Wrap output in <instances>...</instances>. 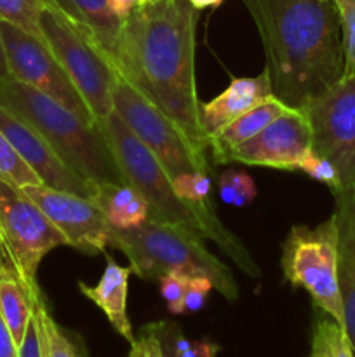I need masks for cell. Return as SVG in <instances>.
I'll return each instance as SVG.
<instances>
[{"mask_svg":"<svg viewBox=\"0 0 355 357\" xmlns=\"http://www.w3.org/2000/svg\"><path fill=\"white\" fill-rule=\"evenodd\" d=\"M191 274L184 271H173L169 274L162 275L159 279L160 282V295L166 300L167 310L173 316H183L184 314V293H187L188 281Z\"/></svg>","mask_w":355,"mask_h":357,"instance_id":"f1b7e54d","label":"cell"},{"mask_svg":"<svg viewBox=\"0 0 355 357\" xmlns=\"http://www.w3.org/2000/svg\"><path fill=\"white\" fill-rule=\"evenodd\" d=\"M0 239L10 267L28 291L38 295V265L45 255L66 244V239L23 190L3 181H0Z\"/></svg>","mask_w":355,"mask_h":357,"instance_id":"ba28073f","label":"cell"},{"mask_svg":"<svg viewBox=\"0 0 355 357\" xmlns=\"http://www.w3.org/2000/svg\"><path fill=\"white\" fill-rule=\"evenodd\" d=\"M94 202L113 229H136L148 220V204L127 183L97 185Z\"/></svg>","mask_w":355,"mask_h":357,"instance_id":"ffe728a7","label":"cell"},{"mask_svg":"<svg viewBox=\"0 0 355 357\" xmlns=\"http://www.w3.org/2000/svg\"><path fill=\"white\" fill-rule=\"evenodd\" d=\"M188 0H162L132 10L124 21L115 65L122 79L155 105L205 157L195 86V24Z\"/></svg>","mask_w":355,"mask_h":357,"instance_id":"6da1fadb","label":"cell"},{"mask_svg":"<svg viewBox=\"0 0 355 357\" xmlns=\"http://www.w3.org/2000/svg\"><path fill=\"white\" fill-rule=\"evenodd\" d=\"M127 357H164L159 337L150 324L141 328L139 337L131 344V351H129Z\"/></svg>","mask_w":355,"mask_h":357,"instance_id":"d6a6232c","label":"cell"},{"mask_svg":"<svg viewBox=\"0 0 355 357\" xmlns=\"http://www.w3.org/2000/svg\"><path fill=\"white\" fill-rule=\"evenodd\" d=\"M341 21V44L345 54L343 77H355V0H334Z\"/></svg>","mask_w":355,"mask_h":357,"instance_id":"83f0119b","label":"cell"},{"mask_svg":"<svg viewBox=\"0 0 355 357\" xmlns=\"http://www.w3.org/2000/svg\"><path fill=\"white\" fill-rule=\"evenodd\" d=\"M298 169L303 171L305 174H308L312 180L329 187L331 192H338L341 188V180L336 167H334L327 159L317 155L313 150H308V152H306V155L303 157L301 162H299Z\"/></svg>","mask_w":355,"mask_h":357,"instance_id":"f546056e","label":"cell"},{"mask_svg":"<svg viewBox=\"0 0 355 357\" xmlns=\"http://www.w3.org/2000/svg\"><path fill=\"white\" fill-rule=\"evenodd\" d=\"M0 131L7 136L24 162L40 178L42 185L61 192H70L94 201L97 185L73 173L52 150V146L28 122L0 105Z\"/></svg>","mask_w":355,"mask_h":357,"instance_id":"5bb4252c","label":"cell"},{"mask_svg":"<svg viewBox=\"0 0 355 357\" xmlns=\"http://www.w3.org/2000/svg\"><path fill=\"white\" fill-rule=\"evenodd\" d=\"M0 181L14 188H24L30 185H40V178L24 162L13 143L0 131Z\"/></svg>","mask_w":355,"mask_h":357,"instance_id":"cb8c5ba5","label":"cell"},{"mask_svg":"<svg viewBox=\"0 0 355 357\" xmlns=\"http://www.w3.org/2000/svg\"><path fill=\"white\" fill-rule=\"evenodd\" d=\"M0 33L9 75L14 80L47 94L89 124H97L86 100L42 38L3 21H0Z\"/></svg>","mask_w":355,"mask_h":357,"instance_id":"8fae6325","label":"cell"},{"mask_svg":"<svg viewBox=\"0 0 355 357\" xmlns=\"http://www.w3.org/2000/svg\"><path fill=\"white\" fill-rule=\"evenodd\" d=\"M6 265H10V264H9V260H7V255H6V250H3L2 239H0V267H6Z\"/></svg>","mask_w":355,"mask_h":357,"instance_id":"ab89813d","label":"cell"},{"mask_svg":"<svg viewBox=\"0 0 355 357\" xmlns=\"http://www.w3.org/2000/svg\"><path fill=\"white\" fill-rule=\"evenodd\" d=\"M56 6L86 26L97 44L115 61L124 21L111 7V0H56Z\"/></svg>","mask_w":355,"mask_h":357,"instance_id":"d6986e66","label":"cell"},{"mask_svg":"<svg viewBox=\"0 0 355 357\" xmlns=\"http://www.w3.org/2000/svg\"><path fill=\"white\" fill-rule=\"evenodd\" d=\"M310 357H355L345 328L327 314L319 317L313 328Z\"/></svg>","mask_w":355,"mask_h":357,"instance_id":"603a6c76","label":"cell"},{"mask_svg":"<svg viewBox=\"0 0 355 357\" xmlns=\"http://www.w3.org/2000/svg\"><path fill=\"white\" fill-rule=\"evenodd\" d=\"M157 2H162V0H139V7L152 6V3H157Z\"/></svg>","mask_w":355,"mask_h":357,"instance_id":"60d3db41","label":"cell"},{"mask_svg":"<svg viewBox=\"0 0 355 357\" xmlns=\"http://www.w3.org/2000/svg\"><path fill=\"white\" fill-rule=\"evenodd\" d=\"M219 197L226 206L244 208L256 199V185L253 178L244 171L228 169L218 176Z\"/></svg>","mask_w":355,"mask_h":357,"instance_id":"484cf974","label":"cell"},{"mask_svg":"<svg viewBox=\"0 0 355 357\" xmlns=\"http://www.w3.org/2000/svg\"><path fill=\"white\" fill-rule=\"evenodd\" d=\"M312 150V129L305 110L285 108L254 138L247 139L230 153L228 162L246 166L296 171L306 152Z\"/></svg>","mask_w":355,"mask_h":357,"instance_id":"4fadbf2b","label":"cell"},{"mask_svg":"<svg viewBox=\"0 0 355 357\" xmlns=\"http://www.w3.org/2000/svg\"><path fill=\"white\" fill-rule=\"evenodd\" d=\"M17 357H42L40 340H38L37 324H35L33 317H31V323L28 324L23 342L17 347Z\"/></svg>","mask_w":355,"mask_h":357,"instance_id":"836d02e7","label":"cell"},{"mask_svg":"<svg viewBox=\"0 0 355 357\" xmlns=\"http://www.w3.org/2000/svg\"><path fill=\"white\" fill-rule=\"evenodd\" d=\"M0 316L19 347L33 317V295L10 265L0 267Z\"/></svg>","mask_w":355,"mask_h":357,"instance_id":"44dd1931","label":"cell"},{"mask_svg":"<svg viewBox=\"0 0 355 357\" xmlns=\"http://www.w3.org/2000/svg\"><path fill=\"white\" fill-rule=\"evenodd\" d=\"M9 66H7V58H6V49H3V40L2 33H0V80L9 79Z\"/></svg>","mask_w":355,"mask_h":357,"instance_id":"74e56055","label":"cell"},{"mask_svg":"<svg viewBox=\"0 0 355 357\" xmlns=\"http://www.w3.org/2000/svg\"><path fill=\"white\" fill-rule=\"evenodd\" d=\"M312 150L336 167L341 188H355V77H343L306 105Z\"/></svg>","mask_w":355,"mask_h":357,"instance_id":"30bf717a","label":"cell"},{"mask_svg":"<svg viewBox=\"0 0 355 357\" xmlns=\"http://www.w3.org/2000/svg\"><path fill=\"white\" fill-rule=\"evenodd\" d=\"M0 357H17V345L0 316Z\"/></svg>","mask_w":355,"mask_h":357,"instance_id":"d590c367","label":"cell"},{"mask_svg":"<svg viewBox=\"0 0 355 357\" xmlns=\"http://www.w3.org/2000/svg\"><path fill=\"white\" fill-rule=\"evenodd\" d=\"M282 272L292 288H303L315 307L345 328L338 286V223L334 213L320 225H294L282 246Z\"/></svg>","mask_w":355,"mask_h":357,"instance_id":"52a82bcc","label":"cell"},{"mask_svg":"<svg viewBox=\"0 0 355 357\" xmlns=\"http://www.w3.org/2000/svg\"><path fill=\"white\" fill-rule=\"evenodd\" d=\"M0 105L28 122L80 178L96 185L125 183L100 124H89L13 77L0 80Z\"/></svg>","mask_w":355,"mask_h":357,"instance_id":"277c9868","label":"cell"},{"mask_svg":"<svg viewBox=\"0 0 355 357\" xmlns=\"http://www.w3.org/2000/svg\"><path fill=\"white\" fill-rule=\"evenodd\" d=\"M40 30L44 42L86 100L97 124L103 122L113 112L115 86L120 79L113 59L86 26L59 7L45 6L40 14Z\"/></svg>","mask_w":355,"mask_h":357,"instance_id":"8992f818","label":"cell"},{"mask_svg":"<svg viewBox=\"0 0 355 357\" xmlns=\"http://www.w3.org/2000/svg\"><path fill=\"white\" fill-rule=\"evenodd\" d=\"M188 2H190L197 10H202V9H207V7L221 6L223 0H188Z\"/></svg>","mask_w":355,"mask_h":357,"instance_id":"f35d334b","label":"cell"},{"mask_svg":"<svg viewBox=\"0 0 355 357\" xmlns=\"http://www.w3.org/2000/svg\"><path fill=\"white\" fill-rule=\"evenodd\" d=\"M108 139L115 160L124 181L131 185L148 204V218L171 225L184 227L202 239L218 244L226 257L247 274L260 279L261 268L240 243L235 234L230 232L214 213V206H197L181 201L173 188V180L167 176L159 160L136 138L115 112L100 122Z\"/></svg>","mask_w":355,"mask_h":357,"instance_id":"3957f363","label":"cell"},{"mask_svg":"<svg viewBox=\"0 0 355 357\" xmlns=\"http://www.w3.org/2000/svg\"><path fill=\"white\" fill-rule=\"evenodd\" d=\"M131 274V265L122 267V265L115 264V260L108 258L103 275L96 286H89L79 281L80 293L103 310L113 330L129 344L136 340L127 316V288Z\"/></svg>","mask_w":355,"mask_h":357,"instance_id":"e0dca14e","label":"cell"},{"mask_svg":"<svg viewBox=\"0 0 355 357\" xmlns=\"http://www.w3.org/2000/svg\"><path fill=\"white\" fill-rule=\"evenodd\" d=\"M338 223V286L345 314V331L355 354V188L333 192Z\"/></svg>","mask_w":355,"mask_h":357,"instance_id":"9a60e30c","label":"cell"},{"mask_svg":"<svg viewBox=\"0 0 355 357\" xmlns=\"http://www.w3.org/2000/svg\"><path fill=\"white\" fill-rule=\"evenodd\" d=\"M47 3L44 0H0V21L10 23L35 37L42 38L40 14Z\"/></svg>","mask_w":355,"mask_h":357,"instance_id":"d4e9b609","label":"cell"},{"mask_svg":"<svg viewBox=\"0 0 355 357\" xmlns=\"http://www.w3.org/2000/svg\"><path fill=\"white\" fill-rule=\"evenodd\" d=\"M212 289H214V284L211 279L205 275H191L188 281L187 293H184V314L200 312Z\"/></svg>","mask_w":355,"mask_h":357,"instance_id":"1f68e13d","label":"cell"},{"mask_svg":"<svg viewBox=\"0 0 355 357\" xmlns=\"http://www.w3.org/2000/svg\"><path fill=\"white\" fill-rule=\"evenodd\" d=\"M173 351L174 357H216L219 345L209 340L190 342L183 337L180 328L173 324Z\"/></svg>","mask_w":355,"mask_h":357,"instance_id":"4dcf8cb0","label":"cell"},{"mask_svg":"<svg viewBox=\"0 0 355 357\" xmlns=\"http://www.w3.org/2000/svg\"><path fill=\"white\" fill-rule=\"evenodd\" d=\"M45 3H47V6H56V0H44ZM58 7V6H56Z\"/></svg>","mask_w":355,"mask_h":357,"instance_id":"b9f144b4","label":"cell"},{"mask_svg":"<svg viewBox=\"0 0 355 357\" xmlns=\"http://www.w3.org/2000/svg\"><path fill=\"white\" fill-rule=\"evenodd\" d=\"M173 324L174 323H152V330L159 337L160 345H162V354L164 357H174L173 351Z\"/></svg>","mask_w":355,"mask_h":357,"instance_id":"e575fe53","label":"cell"},{"mask_svg":"<svg viewBox=\"0 0 355 357\" xmlns=\"http://www.w3.org/2000/svg\"><path fill=\"white\" fill-rule=\"evenodd\" d=\"M267 56L271 94L289 108L312 103L343 79L341 21L334 0H242Z\"/></svg>","mask_w":355,"mask_h":357,"instance_id":"7a4b0ae2","label":"cell"},{"mask_svg":"<svg viewBox=\"0 0 355 357\" xmlns=\"http://www.w3.org/2000/svg\"><path fill=\"white\" fill-rule=\"evenodd\" d=\"M285 105L282 103L278 98H275L274 94L268 96L267 100H263L261 103H258L256 107H253L251 110H247L246 114H242L240 117H237L235 121L230 122L228 126L221 129V131L216 132L214 136L209 138V149H211L212 157H214L216 162L226 164L230 153L240 146L242 143H246L247 139L254 138L258 132L263 131L271 121L278 117L282 112L285 110Z\"/></svg>","mask_w":355,"mask_h":357,"instance_id":"ac0fdd59","label":"cell"},{"mask_svg":"<svg viewBox=\"0 0 355 357\" xmlns=\"http://www.w3.org/2000/svg\"><path fill=\"white\" fill-rule=\"evenodd\" d=\"M113 112L159 160L171 180L190 171L209 174L207 159L197 155L180 128L122 77L115 86Z\"/></svg>","mask_w":355,"mask_h":357,"instance_id":"9c48e42d","label":"cell"},{"mask_svg":"<svg viewBox=\"0 0 355 357\" xmlns=\"http://www.w3.org/2000/svg\"><path fill=\"white\" fill-rule=\"evenodd\" d=\"M21 190L44 211L52 225L63 234L68 246L86 255L104 253L111 225L96 202L42 183Z\"/></svg>","mask_w":355,"mask_h":357,"instance_id":"7c38bea8","label":"cell"},{"mask_svg":"<svg viewBox=\"0 0 355 357\" xmlns=\"http://www.w3.org/2000/svg\"><path fill=\"white\" fill-rule=\"evenodd\" d=\"M204 241L184 227L146 220L136 229H110L108 246L127 257L132 272L141 279H157L173 271H184L191 275H205L226 300L235 302L239 288L232 271L219 261Z\"/></svg>","mask_w":355,"mask_h":357,"instance_id":"5b68a950","label":"cell"},{"mask_svg":"<svg viewBox=\"0 0 355 357\" xmlns=\"http://www.w3.org/2000/svg\"><path fill=\"white\" fill-rule=\"evenodd\" d=\"M173 188L181 201L188 204L212 206L211 202V178L202 171L178 174L173 178Z\"/></svg>","mask_w":355,"mask_h":357,"instance_id":"4316f807","label":"cell"},{"mask_svg":"<svg viewBox=\"0 0 355 357\" xmlns=\"http://www.w3.org/2000/svg\"><path fill=\"white\" fill-rule=\"evenodd\" d=\"M271 96L270 75L265 68L256 77H235L230 86L221 94L207 103H200L198 107V117H200L202 132L205 139L221 131L225 126L235 121L247 110L256 107L263 100Z\"/></svg>","mask_w":355,"mask_h":357,"instance_id":"2e32d148","label":"cell"},{"mask_svg":"<svg viewBox=\"0 0 355 357\" xmlns=\"http://www.w3.org/2000/svg\"><path fill=\"white\" fill-rule=\"evenodd\" d=\"M111 7H113V10L117 13V16L125 20L132 10L138 9L139 0H111Z\"/></svg>","mask_w":355,"mask_h":357,"instance_id":"8d00e7d4","label":"cell"},{"mask_svg":"<svg viewBox=\"0 0 355 357\" xmlns=\"http://www.w3.org/2000/svg\"><path fill=\"white\" fill-rule=\"evenodd\" d=\"M33 319L37 324L42 357H89L79 337L58 324L42 291L33 296Z\"/></svg>","mask_w":355,"mask_h":357,"instance_id":"7402d4cb","label":"cell"}]
</instances>
